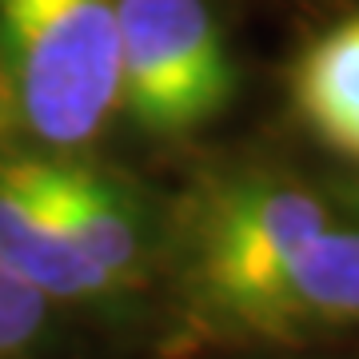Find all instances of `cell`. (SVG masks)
<instances>
[{
    "instance_id": "3",
    "label": "cell",
    "mask_w": 359,
    "mask_h": 359,
    "mask_svg": "<svg viewBox=\"0 0 359 359\" xmlns=\"http://www.w3.org/2000/svg\"><path fill=\"white\" fill-rule=\"evenodd\" d=\"M327 224V208L299 184L271 176L224 184L196 224L192 287L228 320Z\"/></svg>"
},
{
    "instance_id": "6",
    "label": "cell",
    "mask_w": 359,
    "mask_h": 359,
    "mask_svg": "<svg viewBox=\"0 0 359 359\" xmlns=\"http://www.w3.org/2000/svg\"><path fill=\"white\" fill-rule=\"evenodd\" d=\"M52 180L68 231L104 292L128 287L144 264V219L136 200L108 176L68 160H52Z\"/></svg>"
},
{
    "instance_id": "2",
    "label": "cell",
    "mask_w": 359,
    "mask_h": 359,
    "mask_svg": "<svg viewBox=\"0 0 359 359\" xmlns=\"http://www.w3.org/2000/svg\"><path fill=\"white\" fill-rule=\"evenodd\" d=\"M120 108L148 136H192L224 112L236 68L208 0H120Z\"/></svg>"
},
{
    "instance_id": "1",
    "label": "cell",
    "mask_w": 359,
    "mask_h": 359,
    "mask_svg": "<svg viewBox=\"0 0 359 359\" xmlns=\"http://www.w3.org/2000/svg\"><path fill=\"white\" fill-rule=\"evenodd\" d=\"M120 0H0V144L72 152L120 108Z\"/></svg>"
},
{
    "instance_id": "8",
    "label": "cell",
    "mask_w": 359,
    "mask_h": 359,
    "mask_svg": "<svg viewBox=\"0 0 359 359\" xmlns=\"http://www.w3.org/2000/svg\"><path fill=\"white\" fill-rule=\"evenodd\" d=\"M48 295H40L0 259V355L36 339L48 320Z\"/></svg>"
},
{
    "instance_id": "7",
    "label": "cell",
    "mask_w": 359,
    "mask_h": 359,
    "mask_svg": "<svg viewBox=\"0 0 359 359\" xmlns=\"http://www.w3.org/2000/svg\"><path fill=\"white\" fill-rule=\"evenodd\" d=\"M295 108L327 148L359 160V16L327 28L299 56Z\"/></svg>"
},
{
    "instance_id": "4",
    "label": "cell",
    "mask_w": 359,
    "mask_h": 359,
    "mask_svg": "<svg viewBox=\"0 0 359 359\" xmlns=\"http://www.w3.org/2000/svg\"><path fill=\"white\" fill-rule=\"evenodd\" d=\"M0 259L48 299L108 295L68 231L48 156H0Z\"/></svg>"
},
{
    "instance_id": "5",
    "label": "cell",
    "mask_w": 359,
    "mask_h": 359,
    "mask_svg": "<svg viewBox=\"0 0 359 359\" xmlns=\"http://www.w3.org/2000/svg\"><path fill=\"white\" fill-rule=\"evenodd\" d=\"M228 323L256 335H304L359 323V231H316L276 276L259 283Z\"/></svg>"
}]
</instances>
